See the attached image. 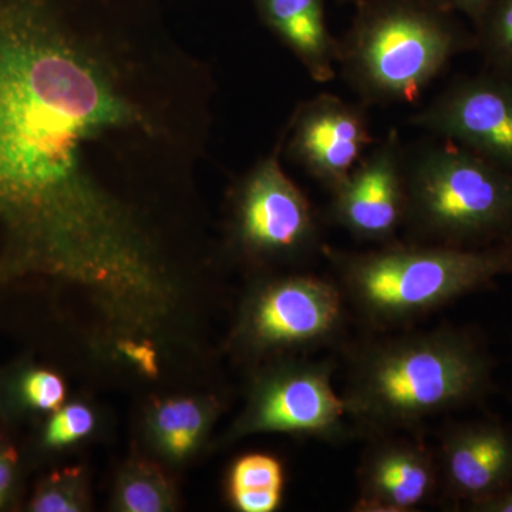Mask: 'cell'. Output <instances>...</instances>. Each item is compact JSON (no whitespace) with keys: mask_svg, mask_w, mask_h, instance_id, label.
<instances>
[{"mask_svg":"<svg viewBox=\"0 0 512 512\" xmlns=\"http://www.w3.org/2000/svg\"><path fill=\"white\" fill-rule=\"evenodd\" d=\"M215 94L163 0H0V282L79 289L119 339H160Z\"/></svg>","mask_w":512,"mask_h":512,"instance_id":"6da1fadb","label":"cell"},{"mask_svg":"<svg viewBox=\"0 0 512 512\" xmlns=\"http://www.w3.org/2000/svg\"><path fill=\"white\" fill-rule=\"evenodd\" d=\"M494 369L474 329L407 330L353 345L342 394L357 436L416 433L431 417L484 403Z\"/></svg>","mask_w":512,"mask_h":512,"instance_id":"7a4b0ae2","label":"cell"},{"mask_svg":"<svg viewBox=\"0 0 512 512\" xmlns=\"http://www.w3.org/2000/svg\"><path fill=\"white\" fill-rule=\"evenodd\" d=\"M323 254L350 312L377 333L404 328L512 276V238L480 248L394 241L362 252L325 248Z\"/></svg>","mask_w":512,"mask_h":512,"instance_id":"3957f363","label":"cell"},{"mask_svg":"<svg viewBox=\"0 0 512 512\" xmlns=\"http://www.w3.org/2000/svg\"><path fill=\"white\" fill-rule=\"evenodd\" d=\"M406 222L423 244L480 248L512 238V174L451 141L406 160Z\"/></svg>","mask_w":512,"mask_h":512,"instance_id":"277c9868","label":"cell"},{"mask_svg":"<svg viewBox=\"0 0 512 512\" xmlns=\"http://www.w3.org/2000/svg\"><path fill=\"white\" fill-rule=\"evenodd\" d=\"M466 37L439 13L404 2L362 13L338 64L366 104L412 103L466 49Z\"/></svg>","mask_w":512,"mask_h":512,"instance_id":"5b68a950","label":"cell"},{"mask_svg":"<svg viewBox=\"0 0 512 512\" xmlns=\"http://www.w3.org/2000/svg\"><path fill=\"white\" fill-rule=\"evenodd\" d=\"M349 313L335 278L269 276L255 282L245 295L232 345L255 362L306 356L342 342Z\"/></svg>","mask_w":512,"mask_h":512,"instance_id":"8992f818","label":"cell"},{"mask_svg":"<svg viewBox=\"0 0 512 512\" xmlns=\"http://www.w3.org/2000/svg\"><path fill=\"white\" fill-rule=\"evenodd\" d=\"M284 141L282 130L229 192V247L251 265L293 264L325 249L311 201L282 167Z\"/></svg>","mask_w":512,"mask_h":512,"instance_id":"52a82bcc","label":"cell"},{"mask_svg":"<svg viewBox=\"0 0 512 512\" xmlns=\"http://www.w3.org/2000/svg\"><path fill=\"white\" fill-rule=\"evenodd\" d=\"M333 375L335 363L330 360L291 356L265 362L224 440L281 433L336 444L357 437Z\"/></svg>","mask_w":512,"mask_h":512,"instance_id":"ba28073f","label":"cell"},{"mask_svg":"<svg viewBox=\"0 0 512 512\" xmlns=\"http://www.w3.org/2000/svg\"><path fill=\"white\" fill-rule=\"evenodd\" d=\"M410 123L512 174V77L487 70L460 80Z\"/></svg>","mask_w":512,"mask_h":512,"instance_id":"9c48e42d","label":"cell"},{"mask_svg":"<svg viewBox=\"0 0 512 512\" xmlns=\"http://www.w3.org/2000/svg\"><path fill=\"white\" fill-rule=\"evenodd\" d=\"M406 160L399 133L390 131L332 191V220L360 241H396L406 222Z\"/></svg>","mask_w":512,"mask_h":512,"instance_id":"30bf717a","label":"cell"},{"mask_svg":"<svg viewBox=\"0 0 512 512\" xmlns=\"http://www.w3.org/2000/svg\"><path fill=\"white\" fill-rule=\"evenodd\" d=\"M284 134L289 158L330 191L349 177L373 144L365 109L330 94L299 104Z\"/></svg>","mask_w":512,"mask_h":512,"instance_id":"8fae6325","label":"cell"},{"mask_svg":"<svg viewBox=\"0 0 512 512\" xmlns=\"http://www.w3.org/2000/svg\"><path fill=\"white\" fill-rule=\"evenodd\" d=\"M440 490L451 504L474 512L512 487V424L493 417L453 421L441 430Z\"/></svg>","mask_w":512,"mask_h":512,"instance_id":"7c38bea8","label":"cell"},{"mask_svg":"<svg viewBox=\"0 0 512 512\" xmlns=\"http://www.w3.org/2000/svg\"><path fill=\"white\" fill-rule=\"evenodd\" d=\"M357 512H413L440 490L437 454L413 433L370 437L357 468Z\"/></svg>","mask_w":512,"mask_h":512,"instance_id":"4fadbf2b","label":"cell"},{"mask_svg":"<svg viewBox=\"0 0 512 512\" xmlns=\"http://www.w3.org/2000/svg\"><path fill=\"white\" fill-rule=\"evenodd\" d=\"M259 19L319 83L335 79L339 43L326 25L322 0H252Z\"/></svg>","mask_w":512,"mask_h":512,"instance_id":"5bb4252c","label":"cell"},{"mask_svg":"<svg viewBox=\"0 0 512 512\" xmlns=\"http://www.w3.org/2000/svg\"><path fill=\"white\" fill-rule=\"evenodd\" d=\"M212 396L158 400L147 413V437L161 456L183 461L197 453L220 414Z\"/></svg>","mask_w":512,"mask_h":512,"instance_id":"9a60e30c","label":"cell"},{"mask_svg":"<svg viewBox=\"0 0 512 512\" xmlns=\"http://www.w3.org/2000/svg\"><path fill=\"white\" fill-rule=\"evenodd\" d=\"M66 383L55 370L19 359L0 369V423L49 416L63 406Z\"/></svg>","mask_w":512,"mask_h":512,"instance_id":"2e32d148","label":"cell"},{"mask_svg":"<svg viewBox=\"0 0 512 512\" xmlns=\"http://www.w3.org/2000/svg\"><path fill=\"white\" fill-rule=\"evenodd\" d=\"M113 505L124 512L173 511L178 495L170 476L153 461L136 457L121 468Z\"/></svg>","mask_w":512,"mask_h":512,"instance_id":"e0dca14e","label":"cell"},{"mask_svg":"<svg viewBox=\"0 0 512 512\" xmlns=\"http://www.w3.org/2000/svg\"><path fill=\"white\" fill-rule=\"evenodd\" d=\"M90 490L79 467L46 474L37 481L28 501L32 512H80L89 510Z\"/></svg>","mask_w":512,"mask_h":512,"instance_id":"ac0fdd59","label":"cell"},{"mask_svg":"<svg viewBox=\"0 0 512 512\" xmlns=\"http://www.w3.org/2000/svg\"><path fill=\"white\" fill-rule=\"evenodd\" d=\"M477 25L476 43L487 69L512 77V0H491Z\"/></svg>","mask_w":512,"mask_h":512,"instance_id":"d6986e66","label":"cell"},{"mask_svg":"<svg viewBox=\"0 0 512 512\" xmlns=\"http://www.w3.org/2000/svg\"><path fill=\"white\" fill-rule=\"evenodd\" d=\"M96 427V416L83 403L63 404L56 412L46 416L36 437L39 453H55L86 439Z\"/></svg>","mask_w":512,"mask_h":512,"instance_id":"ffe728a7","label":"cell"},{"mask_svg":"<svg viewBox=\"0 0 512 512\" xmlns=\"http://www.w3.org/2000/svg\"><path fill=\"white\" fill-rule=\"evenodd\" d=\"M284 487V464L271 454H247L229 468L227 495L244 491H284Z\"/></svg>","mask_w":512,"mask_h":512,"instance_id":"44dd1931","label":"cell"},{"mask_svg":"<svg viewBox=\"0 0 512 512\" xmlns=\"http://www.w3.org/2000/svg\"><path fill=\"white\" fill-rule=\"evenodd\" d=\"M22 497V457L8 427L0 424V511L15 510Z\"/></svg>","mask_w":512,"mask_h":512,"instance_id":"7402d4cb","label":"cell"},{"mask_svg":"<svg viewBox=\"0 0 512 512\" xmlns=\"http://www.w3.org/2000/svg\"><path fill=\"white\" fill-rule=\"evenodd\" d=\"M284 491H244L228 495L229 503L241 512H274L281 507Z\"/></svg>","mask_w":512,"mask_h":512,"instance_id":"603a6c76","label":"cell"},{"mask_svg":"<svg viewBox=\"0 0 512 512\" xmlns=\"http://www.w3.org/2000/svg\"><path fill=\"white\" fill-rule=\"evenodd\" d=\"M441 9L460 10L474 20L481 18L491 0H437Z\"/></svg>","mask_w":512,"mask_h":512,"instance_id":"cb8c5ba5","label":"cell"},{"mask_svg":"<svg viewBox=\"0 0 512 512\" xmlns=\"http://www.w3.org/2000/svg\"><path fill=\"white\" fill-rule=\"evenodd\" d=\"M474 512H512V487L494 500L480 505Z\"/></svg>","mask_w":512,"mask_h":512,"instance_id":"d4e9b609","label":"cell"}]
</instances>
